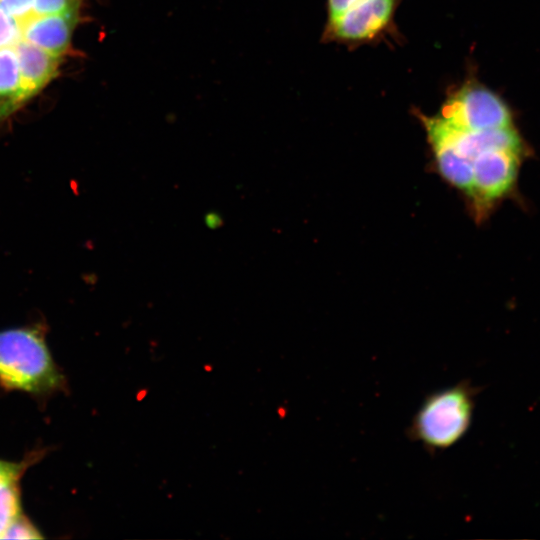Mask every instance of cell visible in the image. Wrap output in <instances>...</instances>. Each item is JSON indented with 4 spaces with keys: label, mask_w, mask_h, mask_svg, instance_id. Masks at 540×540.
Instances as JSON below:
<instances>
[{
    "label": "cell",
    "mask_w": 540,
    "mask_h": 540,
    "mask_svg": "<svg viewBox=\"0 0 540 540\" xmlns=\"http://www.w3.org/2000/svg\"><path fill=\"white\" fill-rule=\"evenodd\" d=\"M41 324L0 331V384L6 389L46 394L64 387Z\"/></svg>",
    "instance_id": "1"
},
{
    "label": "cell",
    "mask_w": 540,
    "mask_h": 540,
    "mask_svg": "<svg viewBox=\"0 0 540 540\" xmlns=\"http://www.w3.org/2000/svg\"><path fill=\"white\" fill-rule=\"evenodd\" d=\"M475 396L468 381L430 393L413 416L407 437L431 454L452 447L470 427Z\"/></svg>",
    "instance_id": "2"
},
{
    "label": "cell",
    "mask_w": 540,
    "mask_h": 540,
    "mask_svg": "<svg viewBox=\"0 0 540 540\" xmlns=\"http://www.w3.org/2000/svg\"><path fill=\"white\" fill-rule=\"evenodd\" d=\"M440 116L469 131L512 126L511 114L505 103L492 91L472 83L449 96Z\"/></svg>",
    "instance_id": "3"
},
{
    "label": "cell",
    "mask_w": 540,
    "mask_h": 540,
    "mask_svg": "<svg viewBox=\"0 0 540 540\" xmlns=\"http://www.w3.org/2000/svg\"><path fill=\"white\" fill-rule=\"evenodd\" d=\"M521 156L522 150L497 149L473 159V181L468 197L479 217L512 189Z\"/></svg>",
    "instance_id": "4"
},
{
    "label": "cell",
    "mask_w": 540,
    "mask_h": 540,
    "mask_svg": "<svg viewBox=\"0 0 540 540\" xmlns=\"http://www.w3.org/2000/svg\"><path fill=\"white\" fill-rule=\"evenodd\" d=\"M431 145L450 147L459 155L473 161L478 155L497 149L522 150V141L511 127L483 131L461 129L442 116H421Z\"/></svg>",
    "instance_id": "5"
},
{
    "label": "cell",
    "mask_w": 540,
    "mask_h": 540,
    "mask_svg": "<svg viewBox=\"0 0 540 540\" xmlns=\"http://www.w3.org/2000/svg\"><path fill=\"white\" fill-rule=\"evenodd\" d=\"M396 0H363L343 13L329 18L325 31L328 40L356 43L381 33L390 23Z\"/></svg>",
    "instance_id": "6"
},
{
    "label": "cell",
    "mask_w": 540,
    "mask_h": 540,
    "mask_svg": "<svg viewBox=\"0 0 540 540\" xmlns=\"http://www.w3.org/2000/svg\"><path fill=\"white\" fill-rule=\"evenodd\" d=\"M82 13L38 16L24 31V39L60 57L71 54L72 36L82 20Z\"/></svg>",
    "instance_id": "7"
},
{
    "label": "cell",
    "mask_w": 540,
    "mask_h": 540,
    "mask_svg": "<svg viewBox=\"0 0 540 540\" xmlns=\"http://www.w3.org/2000/svg\"><path fill=\"white\" fill-rule=\"evenodd\" d=\"M13 48L18 59L24 96L28 102L58 75L65 57L53 55L25 39Z\"/></svg>",
    "instance_id": "8"
},
{
    "label": "cell",
    "mask_w": 540,
    "mask_h": 540,
    "mask_svg": "<svg viewBox=\"0 0 540 540\" xmlns=\"http://www.w3.org/2000/svg\"><path fill=\"white\" fill-rule=\"evenodd\" d=\"M26 102L16 52L13 47H1L0 121L7 120Z\"/></svg>",
    "instance_id": "9"
},
{
    "label": "cell",
    "mask_w": 540,
    "mask_h": 540,
    "mask_svg": "<svg viewBox=\"0 0 540 540\" xmlns=\"http://www.w3.org/2000/svg\"><path fill=\"white\" fill-rule=\"evenodd\" d=\"M441 175L468 196L473 181L472 161L441 144L431 145Z\"/></svg>",
    "instance_id": "10"
},
{
    "label": "cell",
    "mask_w": 540,
    "mask_h": 540,
    "mask_svg": "<svg viewBox=\"0 0 540 540\" xmlns=\"http://www.w3.org/2000/svg\"><path fill=\"white\" fill-rule=\"evenodd\" d=\"M20 475L0 476V538L9 526L21 515L20 492L18 481Z\"/></svg>",
    "instance_id": "11"
},
{
    "label": "cell",
    "mask_w": 540,
    "mask_h": 540,
    "mask_svg": "<svg viewBox=\"0 0 540 540\" xmlns=\"http://www.w3.org/2000/svg\"><path fill=\"white\" fill-rule=\"evenodd\" d=\"M83 0H34L36 16L82 13Z\"/></svg>",
    "instance_id": "12"
},
{
    "label": "cell",
    "mask_w": 540,
    "mask_h": 540,
    "mask_svg": "<svg viewBox=\"0 0 540 540\" xmlns=\"http://www.w3.org/2000/svg\"><path fill=\"white\" fill-rule=\"evenodd\" d=\"M39 539L42 535L35 526L22 514L9 526L3 539Z\"/></svg>",
    "instance_id": "13"
},
{
    "label": "cell",
    "mask_w": 540,
    "mask_h": 540,
    "mask_svg": "<svg viewBox=\"0 0 540 540\" xmlns=\"http://www.w3.org/2000/svg\"><path fill=\"white\" fill-rule=\"evenodd\" d=\"M34 0H0V6L21 21L38 17L33 13Z\"/></svg>",
    "instance_id": "14"
},
{
    "label": "cell",
    "mask_w": 540,
    "mask_h": 540,
    "mask_svg": "<svg viewBox=\"0 0 540 540\" xmlns=\"http://www.w3.org/2000/svg\"><path fill=\"white\" fill-rule=\"evenodd\" d=\"M31 463L29 461H23L21 463L8 462L0 460V476L2 475H20L22 476L26 467Z\"/></svg>",
    "instance_id": "15"
},
{
    "label": "cell",
    "mask_w": 540,
    "mask_h": 540,
    "mask_svg": "<svg viewBox=\"0 0 540 540\" xmlns=\"http://www.w3.org/2000/svg\"><path fill=\"white\" fill-rule=\"evenodd\" d=\"M363 0H328L329 18H333Z\"/></svg>",
    "instance_id": "16"
},
{
    "label": "cell",
    "mask_w": 540,
    "mask_h": 540,
    "mask_svg": "<svg viewBox=\"0 0 540 540\" xmlns=\"http://www.w3.org/2000/svg\"><path fill=\"white\" fill-rule=\"evenodd\" d=\"M205 222L210 228H217L222 224V219L217 213H208L205 217Z\"/></svg>",
    "instance_id": "17"
},
{
    "label": "cell",
    "mask_w": 540,
    "mask_h": 540,
    "mask_svg": "<svg viewBox=\"0 0 540 540\" xmlns=\"http://www.w3.org/2000/svg\"><path fill=\"white\" fill-rule=\"evenodd\" d=\"M83 1H85V0H83Z\"/></svg>",
    "instance_id": "18"
}]
</instances>
